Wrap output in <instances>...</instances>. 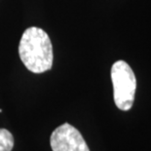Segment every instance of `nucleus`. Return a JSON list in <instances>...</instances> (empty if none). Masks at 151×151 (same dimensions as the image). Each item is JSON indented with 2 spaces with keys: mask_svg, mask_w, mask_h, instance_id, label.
<instances>
[{
  "mask_svg": "<svg viewBox=\"0 0 151 151\" xmlns=\"http://www.w3.org/2000/svg\"><path fill=\"white\" fill-rule=\"evenodd\" d=\"M14 147V137L6 129H0V151H12Z\"/></svg>",
  "mask_w": 151,
  "mask_h": 151,
  "instance_id": "nucleus-4",
  "label": "nucleus"
},
{
  "mask_svg": "<svg viewBox=\"0 0 151 151\" xmlns=\"http://www.w3.org/2000/svg\"><path fill=\"white\" fill-rule=\"evenodd\" d=\"M19 55L24 66L33 73H43L53 65V47L43 29L31 27L24 31L19 45Z\"/></svg>",
  "mask_w": 151,
  "mask_h": 151,
  "instance_id": "nucleus-1",
  "label": "nucleus"
},
{
  "mask_svg": "<svg viewBox=\"0 0 151 151\" xmlns=\"http://www.w3.org/2000/svg\"><path fill=\"white\" fill-rule=\"evenodd\" d=\"M114 102L120 110H130L134 104L137 79L131 66L124 60H117L111 67Z\"/></svg>",
  "mask_w": 151,
  "mask_h": 151,
  "instance_id": "nucleus-2",
  "label": "nucleus"
},
{
  "mask_svg": "<svg viewBox=\"0 0 151 151\" xmlns=\"http://www.w3.org/2000/svg\"><path fill=\"white\" fill-rule=\"evenodd\" d=\"M53 151H90L80 132L68 123L60 125L50 139Z\"/></svg>",
  "mask_w": 151,
  "mask_h": 151,
  "instance_id": "nucleus-3",
  "label": "nucleus"
}]
</instances>
